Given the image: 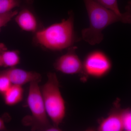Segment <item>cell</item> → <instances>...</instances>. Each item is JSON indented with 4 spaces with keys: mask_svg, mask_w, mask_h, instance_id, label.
Returning <instances> with one entry per match:
<instances>
[{
    "mask_svg": "<svg viewBox=\"0 0 131 131\" xmlns=\"http://www.w3.org/2000/svg\"><path fill=\"white\" fill-rule=\"evenodd\" d=\"M88 15L90 26L82 31V39L94 45L103 40L102 31L116 22L131 24V12L118 14L101 5L96 0H83Z\"/></svg>",
    "mask_w": 131,
    "mask_h": 131,
    "instance_id": "1",
    "label": "cell"
},
{
    "mask_svg": "<svg viewBox=\"0 0 131 131\" xmlns=\"http://www.w3.org/2000/svg\"><path fill=\"white\" fill-rule=\"evenodd\" d=\"M35 41L46 49L60 51L72 46L76 41L74 29V16L70 13L67 19L52 25L35 32Z\"/></svg>",
    "mask_w": 131,
    "mask_h": 131,
    "instance_id": "2",
    "label": "cell"
},
{
    "mask_svg": "<svg viewBox=\"0 0 131 131\" xmlns=\"http://www.w3.org/2000/svg\"><path fill=\"white\" fill-rule=\"evenodd\" d=\"M56 74L49 73L47 82L41 89L46 110L54 126L59 127L66 113L65 101L60 91Z\"/></svg>",
    "mask_w": 131,
    "mask_h": 131,
    "instance_id": "3",
    "label": "cell"
},
{
    "mask_svg": "<svg viewBox=\"0 0 131 131\" xmlns=\"http://www.w3.org/2000/svg\"><path fill=\"white\" fill-rule=\"evenodd\" d=\"M39 83H30L27 102L31 115L26 117L23 122L32 130L48 131L52 125L49 122Z\"/></svg>",
    "mask_w": 131,
    "mask_h": 131,
    "instance_id": "4",
    "label": "cell"
},
{
    "mask_svg": "<svg viewBox=\"0 0 131 131\" xmlns=\"http://www.w3.org/2000/svg\"><path fill=\"white\" fill-rule=\"evenodd\" d=\"M83 74L96 78L105 76L112 68L110 59L100 51H95L88 54L83 62Z\"/></svg>",
    "mask_w": 131,
    "mask_h": 131,
    "instance_id": "5",
    "label": "cell"
},
{
    "mask_svg": "<svg viewBox=\"0 0 131 131\" xmlns=\"http://www.w3.org/2000/svg\"><path fill=\"white\" fill-rule=\"evenodd\" d=\"M77 48L69 47L67 53L59 57L54 64L55 69L65 74H83V62L76 53Z\"/></svg>",
    "mask_w": 131,
    "mask_h": 131,
    "instance_id": "6",
    "label": "cell"
},
{
    "mask_svg": "<svg viewBox=\"0 0 131 131\" xmlns=\"http://www.w3.org/2000/svg\"><path fill=\"white\" fill-rule=\"evenodd\" d=\"M119 103L116 102L115 107L107 117L101 121L98 127L100 131H121L124 130L123 112Z\"/></svg>",
    "mask_w": 131,
    "mask_h": 131,
    "instance_id": "7",
    "label": "cell"
},
{
    "mask_svg": "<svg viewBox=\"0 0 131 131\" xmlns=\"http://www.w3.org/2000/svg\"><path fill=\"white\" fill-rule=\"evenodd\" d=\"M7 76L12 84L23 86L32 82H40L41 75L34 71H28L15 68H9L2 71Z\"/></svg>",
    "mask_w": 131,
    "mask_h": 131,
    "instance_id": "8",
    "label": "cell"
},
{
    "mask_svg": "<svg viewBox=\"0 0 131 131\" xmlns=\"http://www.w3.org/2000/svg\"><path fill=\"white\" fill-rule=\"evenodd\" d=\"M16 24L23 30L37 32L38 23L35 15L30 9L25 8L18 13L15 16Z\"/></svg>",
    "mask_w": 131,
    "mask_h": 131,
    "instance_id": "9",
    "label": "cell"
},
{
    "mask_svg": "<svg viewBox=\"0 0 131 131\" xmlns=\"http://www.w3.org/2000/svg\"><path fill=\"white\" fill-rule=\"evenodd\" d=\"M19 52L17 50H9L5 46L0 50V67H15L20 62Z\"/></svg>",
    "mask_w": 131,
    "mask_h": 131,
    "instance_id": "10",
    "label": "cell"
},
{
    "mask_svg": "<svg viewBox=\"0 0 131 131\" xmlns=\"http://www.w3.org/2000/svg\"><path fill=\"white\" fill-rule=\"evenodd\" d=\"M24 94V90L22 86L13 84L3 95L4 102L7 106L15 105L22 101Z\"/></svg>",
    "mask_w": 131,
    "mask_h": 131,
    "instance_id": "11",
    "label": "cell"
},
{
    "mask_svg": "<svg viewBox=\"0 0 131 131\" xmlns=\"http://www.w3.org/2000/svg\"><path fill=\"white\" fill-rule=\"evenodd\" d=\"M21 2V0H0V14L12 11L19 6Z\"/></svg>",
    "mask_w": 131,
    "mask_h": 131,
    "instance_id": "12",
    "label": "cell"
},
{
    "mask_svg": "<svg viewBox=\"0 0 131 131\" xmlns=\"http://www.w3.org/2000/svg\"><path fill=\"white\" fill-rule=\"evenodd\" d=\"M12 84L7 76L2 71H0V94L3 95Z\"/></svg>",
    "mask_w": 131,
    "mask_h": 131,
    "instance_id": "13",
    "label": "cell"
},
{
    "mask_svg": "<svg viewBox=\"0 0 131 131\" xmlns=\"http://www.w3.org/2000/svg\"><path fill=\"white\" fill-rule=\"evenodd\" d=\"M103 7L113 11L118 14H121L118 6L117 0H96Z\"/></svg>",
    "mask_w": 131,
    "mask_h": 131,
    "instance_id": "14",
    "label": "cell"
},
{
    "mask_svg": "<svg viewBox=\"0 0 131 131\" xmlns=\"http://www.w3.org/2000/svg\"><path fill=\"white\" fill-rule=\"evenodd\" d=\"M18 13V11L15 10L0 14V31L2 28L6 25L14 16H16Z\"/></svg>",
    "mask_w": 131,
    "mask_h": 131,
    "instance_id": "15",
    "label": "cell"
},
{
    "mask_svg": "<svg viewBox=\"0 0 131 131\" xmlns=\"http://www.w3.org/2000/svg\"><path fill=\"white\" fill-rule=\"evenodd\" d=\"M123 124L124 130L131 131V109H124Z\"/></svg>",
    "mask_w": 131,
    "mask_h": 131,
    "instance_id": "16",
    "label": "cell"
},
{
    "mask_svg": "<svg viewBox=\"0 0 131 131\" xmlns=\"http://www.w3.org/2000/svg\"><path fill=\"white\" fill-rule=\"evenodd\" d=\"M6 129L4 120L0 117V131L5 130Z\"/></svg>",
    "mask_w": 131,
    "mask_h": 131,
    "instance_id": "17",
    "label": "cell"
},
{
    "mask_svg": "<svg viewBox=\"0 0 131 131\" xmlns=\"http://www.w3.org/2000/svg\"><path fill=\"white\" fill-rule=\"evenodd\" d=\"M126 11L131 12V1H129L125 7Z\"/></svg>",
    "mask_w": 131,
    "mask_h": 131,
    "instance_id": "18",
    "label": "cell"
},
{
    "mask_svg": "<svg viewBox=\"0 0 131 131\" xmlns=\"http://www.w3.org/2000/svg\"><path fill=\"white\" fill-rule=\"evenodd\" d=\"M6 46L5 45L3 44L2 43H0V50L2 49L3 48H4V47H5Z\"/></svg>",
    "mask_w": 131,
    "mask_h": 131,
    "instance_id": "19",
    "label": "cell"
}]
</instances>
